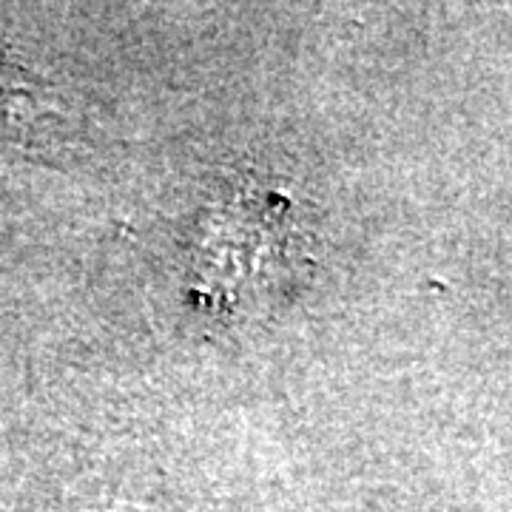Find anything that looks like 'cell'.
I'll list each match as a JSON object with an SVG mask.
<instances>
[{"instance_id":"cell-1","label":"cell","mask_w":512,"mask_h":512,"mask_svg":"<svg viewBox=\"0 0 512 512\" xmlns=\"http://www.w3.org/2000/svg\"><path fill=\"white\" fill-rule=\"evenodd\" d=\"M80 143V120L55 83L0 55V148L57 163Z\"/></svg>"}]
</instances>
